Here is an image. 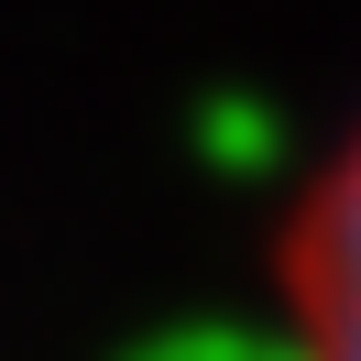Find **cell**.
Returning a JSON list of instances; mask_svg holds the SVG:
<instances>
[{"label":"cell","instance_id":"6da1fadb","mask_svg":"<svg viewBox=\"0 0 361 361\" xmlns=\"http://www.w3.org/2000/svg\"><path fill=\"white\" fill-rule=\"evenodd\" d=\"M329 350L361 361V197H350V230H339V295H329Z\"/></svg>","mask_w":361,"mask_h":361}]
</instances>
